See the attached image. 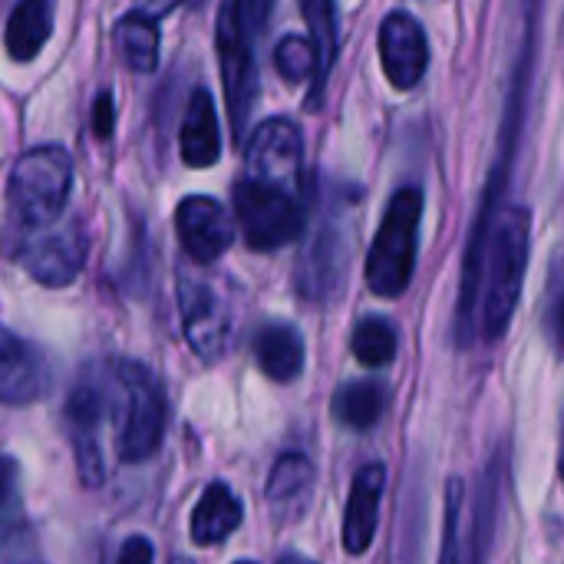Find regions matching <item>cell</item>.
Instances as JSON below:
<instances>
[{"label": "cell", "mask_w": 564, "mask_h": 564, "mask_svg": "<svg viewBox=\"0 0 564 564\" xmlns=\"http://www.w3.org/2000/svg\"><path fill=\"white\" fill-rule=\"evenodd\" d=\"M73 192V159L63 145L26 149L7 175V208L17 231L53 228Z\"/></svg>", "instance_id": "cell-2"}, {"label": "cell", "mask_w": 564, "mask_h": 564, "mask_svg": "<svg viewBox=\"0 0 564 564\" xmlns=\"http://www.w3.org/2000/svg\"><path fill=\"white\" fill-rule=\"evenodd\" d=\"M314 492V463L304 453H284L268 476L264 496L278 519H297Z\"/></svg>", "instance_id": "cell-18"}, {"label": "cell", "mask_w": 564, "mask_h": 564, "mask_svg": "<svg viewBox=\"0 0 564 564\" xmlns=\"http://www.w3.org/2000/svg\"><path fill=\"white\" fill-rule=\"evenodd\" d=\"M165 387L135 360L116 364V453L122 463H149L165 440Z\"/></svg>", "instance_id": "cell-3"}, {"label": "cell", "mask_w": 564, "mask_h": 564, "mask_svg": "<svg viewBox=\"0 0 564 564\" xmlns=\"http://www.w3.org/2000/svg\"><path fill=\"white\" fill-rule=\"evenodd\" d=\"M235 564H254V562H235Z\"/></svg>", "instance_id": "cell-35"}, {"label": "cell", "mask_w": 564, "mask_h": 564, "mask_svg": "<svg viewBox=\"0 0 564 564\" xmlns=\"http://www.w3.org/2000/svg\"><path fill=\"white\" fill-rule=\"evenodd\" d=\"M20 492V466L13 456H0V512L17 502Z\"/></svg>", "instance_id": "cell-28"}, {"label": "cell", "mask_w": 564, "mask_h": 564, "mask_svg": "<svg viewBox=\"0 0 564 564\" xmlns=\"http://www.w3.org/2000/svg\"><path fill=\"white\" fill-rule=\"evenodd\" d=\"M245 519V509H241V499L225 486V482H212L202 499L195 502V512H192V542L208 549V545H221Z\"/></svg>", "instance_id": "cell-19"}, {"label": "cell", "mask_w": 564, "mask_h": 564, "mask_svg": "<svg viewBox=\"0 0 564 564\" xmlns=\"http://www.w3.org/2000/svg\"><path fill=\"white\" fill-rule=\"evenodd\" d=\"M178 314H182V334L188 347L198 354V360L215 364L228 350L231 337V314L221 294L192 274L178 278Z\"/></svg>", "instance_id": "cell-9"}, {"label": "cell", "mask_w": 564, "mask_h": 564, "mask_svg": "<svg viewBox=\"0 0 564 564\" xmlns=\"http://www.w3.org/2000/svg\"><path fill=\"white\" fill-rule=\"evenodd\" d=\"M192 3H205V0H192Z\"/></svg>", "instance_id": "cell-36"}, {"label": "cell", "mask_w": 564, "mask_h": 564, "mask_svg": "<svg viewBox=\"0 0 564 564\" xmlns=\"http://www.w3.org/2000/svg\"><path fill=\"white\" fill-rule=\"evenodd\" d=\"M215 46H218V66H221V86L228 99V119L235 135L248 129V116L254 109L258 96V76H254V40L238 23L235 3L221 0L218 26H215Z\"/></svg>", "instance_id": "cell-7"}, {"label": "cell", "mask_w": 564, "mask_h": 564, "mask_svg": "<svg viewBox=\"0 0 564 564\" xmlns=\"http://www.w3.org/2000/svg\"><path fill=\"white\" fill-rule=\"evenodd\" d=\"M542 327H545V337L549 344L564 357V281L552 288L549 294V304H545V317H542Z\"/></svg>", "instance_id": "cell-26"}, {"label": "cell", "mask_w": 564, "mask_h": 564, "mask_svg": "<svg viewBox=\"0 0 564 564\" xmlns=\"http://www.w3.org/2000/svg\"><path fill=\"white\" fill-rule=\"evenodd\" d=\"M155 562V549L145 535H132L126 539V545L119 549V562L116 564H152Z\"/></svg>", "instance_id": "cell-30"}, {"label": "cell", "mask_w": 564, "mask_h": 564, "mask_svg": "<svg viewBox=\"0 0 564 564\" xmlns=\"http://www.w3.org/2000/svg\"><path fill=\"white\" fill-rule=\"evenodd\" d=\"M17 264L43 288H66L86 264V235L79 221H56L43 231H20L13 245Z\"/></svg>", "instance_id": "cell-6"}, {"label": "cell", "mask_w": 564, "mask_h": 564, "mask_svg": "<svg viewBox=\"0 0 564 564\" xmlns=\"http://www.w3.org/2000/svg\"><path fill=\"white\" fill-rule=\"evenodd\" d=\"M106 397L96 383L83 380L73 387L69 400H66V430H69V443H73V456H76V473L83 479V486H99L106 476V463H102V446H99V430L106 420Z\"/></svg>", "instance_id": "cell-11"}, {"label": "cell", "mask_w": 564, "mask_h": 564, "mask_svg": "<svg viewBox=\"0 0 564 564\" xmlns=\"http://www.w3.org/2000/svg\"><path fill=\"white\" fill-rule=\"evenodd\" d=\"M175 7H178V0H149L142 10H145L152 20H162V17H165L169 10H175Z\"/></svg>", "instance_id": "cell-31"}, {"label": "cell", "mask_w": 564, "mask_h": 564, "mask_svg": "<svg viewBox=\"0 0 564 564\" xmlns=\"http://www.w3.org/2000/svg\"><path fill=\"white\" fill-rule=\"evenodd\" d=\"M116 46H119V56L129 69L149 76L159 69V43H162V33H159V20H152L145 10H132L126 13L119 23H116V33H112Z\"/></svg>", "instance_id": "cell-20"}, {"label": "cell", "mask_w": 564, "mask_h": 564, "mask_svg": "<svg viewBox=\"0 0 564 564\" xmlns=\"http://www.w3.org/2000/svg\"><path fill=\"white\" fill-rule=\"evenodd\" d=\"M53 20H56V0H17L3 30V46L10 59L17 63L36 59L53 36Z\"/></svg>", "instance_id": "cell-16"}, {"label": "cell", "mask_w": 564, "mask_h": 564, "mask_svg": "<svg viewBox=\"0 0 564 564\" xmlns=\"http://www.w3.org/2000/svg\"><path fill=\"white\" fill-rule=\"evenodd\" d=\"M301 165H304V139L301 129L284 119H264L245 142V175L297 192L301 188Z\"/></svg>", "instance_id": "cell-8"}, {"label": "cell", "mask_w": 564, "mask_h": 564, "mask_svg": "<svg viewBox=\"0 0 564 564\" xmlns=\"http://www.w3.org/2000/svg\"><path fill=\"white\" fill-rule=\"evenodd\" d=\"M50 364L33 340H23L10 327H0V403L26 406L46 393Z\"/></svg>", "instance_id": "cell-13"}, {"label": "cell", "mask_w": 564, "mask_h": 564, "mask_svg": "<svg viewBox=\"0 0 564 564\" xmlns=\"http://www.w3.org/2000/svg\"><path fill=\"white\" fill-rule=\"evenodd\" d=\"M350 350L370 370L393 364V357H397V330H393V324L383 321V317H364L354 327Z\"/></svg>", "instance_id": "cell-23"}, {"label": "cell", "mask_w": 564, "mask_h": 564, "mask_svg": "<svg viewBox=\"0 0 564 564\" xmlns=\"http://www.w3.org/2000/svg\"><path fill=\"white\" fill-rule=\"evenodd\" d=\"M112 126H116V102H112V93L106 89V93L96 96V106H93V132H96V139H109Z\"/></svg>", "instance_id": "cell-29"}, {"label": "cell", "mask_w": 564, "mask_h": 564, "mask_svg": "<svg viewBox=\"0 0 564 564\" xmlns=\"http://www.w3.org/2000/svg\"><path fill=\"white\" fill-rule=\"evenodd\" d=\"M254 360L274 383H291L304 370V337L288 321H268L254 334Z\"/></svg>", "instance_id": "cell-17"}, {"label": "cell", "mask_w": 564, "mask_h": 564, "mask_svg": "<svg viewBox=\"0 0 564 564\" xmlns=\"http://www.w3.org/2000/svg\"><path fill=\"white\" fill-rule=\"evenodd\" d=\"M231 202L241 238L248 241L251 251H278L297 241L304 231V208L297 192L241 175L235 182Z\"/></svg>", "instance_id": "cell-5"}, {"label": "cell", "mask_w": 564, "mask_h": 564, "mask_svg": "<svg viewBox=\"0 0 564 564\" xmlns=\"http://www.w3.org/2000/svg\"><path fill=\"white\" fill-rule=\"evenodd\" d=\"M301 10H304V20H307V30H311V46L317 53V79H314V89H311V109L321 106V96H324V83L334 69V59H337V13H334V0H301Z\"/></svg>", "instance_id": "cell-21"}, {"label": "cell", "mask_w": 564, "mask_h": 564, "mask_svg": "<svg viewBox=\"0 0 564 564\" xmlns=\"http://www.w3.org/2000/svg\"><path fill=\"white\" fill-rule=\"evenodd\" d=\"M274 69L288 79V83H307L317 79V53L311 46V40L304 36H284L274 50Z\"/></svg>", "instance_id": "cell-24"}, {"label": "cell", "mask_w": 564, "mask_h": 564, "mask_svg": "<svg viewBox=\"0 0 564 564\" xmlns=\"http://www.w3.org/2000/svg\"><path fill=\"white\" fill-rule=\"evenodd\" d=\"M463 502H466V489L459 479H449L446 486V519H443V552L440 564H463Z\"/></svg>", "instance_id": "cell-25"}, {"label": "cell", "mask_w": 564, "mask_h": 564, "mask_svg": "<svg viewBox=\"0 0 564 564\" xmlns=\"http://www.w3.org/2000/svg\"><path fill=\"white\" fill-rule=\"evenodd\" d=\"M420 221H423V192L420 188H400L387 215L377 228V238L367 254V288L377 297H400L416 271V241H420Z\"/></svg>", "instance_id": "cell-4"}, {"label": "cell", "mask_w": 564, "mask_h": 564, "mask_svg": "<svg viewBox=\"0 0 564 564\" xmlns=\"http://www.w3.org/2000/svg\"><path fill=\"white\" fill-rule=\"evenodd\" d=\"M175 235L195 264L218 261L235 245V218L212 195H188L175 208Z\"/></svg>", "instance_id": "cell-10"}, {"label": "cell", "mask_w": 564, "mask_h": 564, "mask_svg": "<svg viewBox=\"0 0 564 564\" xmlns=\"http://www.w3.org/2000/svg\"><path fill=\"white\" fill-rule=\"evenodd\" d=\"M380 63L397 89H413L430 66V43L416 17L397 10L380 23Z\"/></svg>", "instance_id": "cell-12"}, {"label": "cell", "mask_w": 564, "mask_h": 564, "mask_svg": "<svg viewBox=\"0 0 564 564\" xmlns=\"http://www.w3.org/2000/svg\"><path fill=\"white\" fill-rule=\"evenodd\" d=\"M387 489V469L380 463L364 466L354 476L350 496H347V512H344V549L347 555H364L380 525V499Z\"/></svg>", "instance_id": "cell-14"}, {"label": "cell", "mask_w": 564, "mask_h": 564, "mask_svg": "<svg viewBox=\"0 0 564 564\" xmlns=\"http://www.w3.org/2000/svg\"><path fill=\"white\" fill-rule=\"evenodd\" d=\"M169 564H192V562H188V558H172Z\"/></svg>", "instance_id": "cell-33"}, {"label": "cell", "mask_w": 564, "mask_h": 564, "mask_svg": "<svg viewBox=\"0 0 564 564\" xmlns=\"http://www.w3.org/2000/svg\"><path fill=\"white\" fill-rule=\"evenodd\" d=\"M235 3V13H238V23L248 30L251 40H258L264 30H268V20H271V7L274 0H231Z\"/></svg>", "instance_id": "cell-27"}, {"label": "cell", "mask_w": 564, "mask_h": 564, "mask_svg": "<svg viewBox=\"0 0 564 564\" xmlns=\"http://www.w3.org/2000/svg\"><path fill=\"white\" fill-rule=\"evenodd\" d=\"M278 564H314L311 558H304V555H297V552H288V555H281Z\"/></svg>", "instance_id": "cell-32"}, {"label": "cell", "mask_w": 564, "mask_h": 564, "mask_svg": "<svg viewBox=\"0 0 564 564\" xmlns=\"http://www.w3.org/2000/svg\"><path fill=\"white\" fill-rule=\"evenodd\" d=\"M532 245V215L529 208H506L492 221L489 261H486V294H482V334L486 340H502L516 307L522 301L525 271Z\"/></svg>", "instance_id": "cell-1"}, {"label": "cell", "mask_w": 564, "mask_h": 564, "mask_svg": "<svg viewBox=\"0 0 564 564\" xmlns=\"http://www.w3.org/2000/svg\"><path fill=\"white\" fill-rule=\"evenodd\" d=\"M562 479H564V453H562Z\"/></svg>", "instance_id": "cell-34"}, {"label": "cell", "mask_w": 564, "mask_h": 564, "mask_svg": "<svg viewBox=\"0 0 564 564\" xmlns=\"http://www.w3.org/2000/svg\"><path fill=\"white\" fill-rule=\"evenodd\" d=\"M178 149H182V162L188 169H208L221 159V132H218L215 99L202 86L188 96V109H185L182 132H178Z\"/></svg>", "instance_id": "cell-15"}, {"label": "cell", "mask_w": 564, "mask_h": 564, "mask_svg": "<svg viewBox=\"0 0 564 564\" xmlns=\"http://www.w3.org/2000/svg\"><path fill=\"white\" fill-rule=\"evenodd\" d=\"M387 406V390L377 380H350L334 393V416L347 430H370L380 423Z\"/></svg>", "instance_id": "cell-22"}]
</instances>
